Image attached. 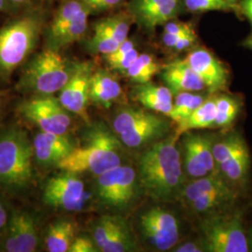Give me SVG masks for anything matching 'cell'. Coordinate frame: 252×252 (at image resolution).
I'll return each mask as SVG.
<instances>
[{"label":"cell","instance_id":"44dd1931","mask_svg":"<svg viewBox=\"0 0 252 252\" xmlns=\"http://www.w3.org/2000/svg\"><path fill=\"white\" fill-rule=\"evenodd\" d=\"M216 102L215 97L205 101L200 107L196 108L191 114L180 124H178V129L176 137L193 129L209 128L215 126L216 119Z\"/></svg>","mask_w":252,"mask_h":252},{"label":"cell","instance_id":"ba28073f","mask_svg":"<svg viewBox=\"0 0 252 252\" xmlns=\"http://www.w3.org/2000/svg\"><path fill=\"white\" fill-rule=\"evenodd\" d=\"M208 252H249L248 240L239 215L209 218L202 223Z\"/></svg>","mask_w":252,"mask_h":252},{"label":"cell","instance_id":"7dc6e473","mask_svg":"<svg viewBox=\"0 0 252 252\" xmlns=\"http://www.w3.org/2000/svg\"><path fill=\"white\" fill-rule=\"evenodd\" d=\"M225 1H227L228 3H230L231 5H233V6H234V7H236L237 8V6H236V3H237V1L238 0H225Z\"/></svg>","mask_w":252,"mask_h":252},{"label":"cell","instance_id":"ffe728a7","mask_svg":"<svg viewBox=\"0 0 252 252\" xmlns=\"http://www.w3.org/2000/svg\"><path fill=\"white\" fill-rule=\"evenodd\" d=\"M77 226L72 220L59 219L48 227L45 234V249L49 252H68L76 238Z\"/></svg>","mask_w":252,"mask_h":252},{"label":"cell","instance_id":"d4e9b609","mask_svg":"<svg viewBox=\"0 0 252 252\" xmlns=\"http://www.w3.org/2000/svg\"><path fill=\"white\" fill-rule=\"evenodd\" d=\"M130 26L131 22L127 16H110L95 22L94 26V34L110 37L122 43L127 39Z\"/></svg>","mask_w":252,"mask_h":252},{"label":"cell","instance_id":"60d3db41","mask_svg":"<svg viewBox=\"0 0 252 252\" xmlns=\"http://www.w3.org/2000/svg\"><path fill=\"white\" fill-rule=\"evenodd\" d=\"M10 213L11 209L9 208L7 201L0 195V238L8 226Z\"/></svg>","mask_w":252,"mask_h":252},{"label":"cell","instance_id":"681fc988","mask_svg":"<svg viewBox=\"0 0 252 252\" xmlns=\"http://www.w3.org/2000/svg\"><path fill=\"white\" fill-rule=\"evenodd\" d=\"M38 2H40V3H48V2H50L51 0H37Z\"/></svg>","mask_w":252,"mask_h":252},{"label":"cell","instance_id":"7402d4cb","mask_svg":"<svg viewBox=\"0 0 252 252\" xmlns=\"http://www.w3.org/2000/svg\"><path fill=\"white\" fill-rule=\"evenodd\" d=\"M250 166L251 156L247 144L219 164L220 171L225 176L226 179L237 185H242L246 182Z\"/></svg>","mask_w":252,"mask_h":252},{"label":"cell","instance_id":"30bf717a","mask_svg":"<svg viewBox=\"0 0 252 252\" xmlns=\"http://www.w3.org/2000/svg\"><path fill=\"white\" fill-rule=\"evenodd\" d=\"M95 192L106 207L123 208L135 197V170L128 165H119L96 176Z\"/></svg>","mask_w":252,"mask_h":252},{"label":"cell","instance_id":"bcb514c9","mask_svg":"<svg viewBox=\"0 0 252 252\" xmlns=\"http://www.w3.org/2000/svg\"><path fill=\"white\" fill-rule=\"evenodd\" d=\"M244 45L246 46V47H248V48H250V49H252V36H250V37L245 41Z\"/></svg>","mask_w":252,"mask_h":252},{"label":"cell","instance_id":"f1b7e54d","mask_svg":"<svg viewBox=\"0 0 252 252\" xmlns=\"http://www.w3.org/2000/svg\"><path fill=\"white\" fill-rule=\"evenodd\" d=\"M216 119L215 126L226 127L230 126L239 113L241 108L240 101L233 96L220 95L215 97Z\"/></svg>","mask_w":252,"mask_h":252},{"label":"cell","instance_id":"ac0fdd59","mask_svg":"<svg viewBox=\"0 0 252 252\" xmlns=\"http://www.w3.org/2000/svg\"><path fill=\"white\" fill-rule=\"evenodd\" d=\"M173 94L181 92H196L206 88L205 83L185 60H178L167 64L162 74Z\"/></svg>","mask_w":252,"mask_h":252},{"label":"cell","instance_id":"9c48e42d","mask_svg":"<svg viewBox=\"0 0 252 252\" xmlns=\"http://www.w3.org/2000/svg\"><path fill=\"white\" fill-rule=\"evenodd\" d=\"M46 180L42 189L44 205L68 212L81 210L87 199L85 185L78 174L61 170Z\"/></svg>","mask_w":252,"mask_h":252},{"label":"cell","instance_id":"52a82bcc","mask_svg":"<svg viewBox=\"0 0 252 252\" xmlns=\"http://www.w3.org/2000/svg\"><path fill=\"white\" fill-rule=\"evenodd\" d=\"M18 112L43 132L66 135L71 126L69 111L54 94L33 95L19 105Z\"/></svg>","mask_w":252,"mask_h":252},{"label":"cell","instance_id":"ee69618b","mask_svg":"<svg viewBox=\"0 0 252 252\" xmlns=\"http://www.w3.org/2000/svg\"><path fill=\"white\" fill-rule=\"evenodd\" d=\"M203 250L197 246L196 244L187 243L183 246L180 247L178 250H176L175 252H200Z\"/></svg>","mask_w":252,"mask_h":252},{"label":"cell","instance_id":"83f0119b","mask_svg":"<svg viewBox=\"0 0 252 252\" xmlns=\"http://www.w3.org/2000/svg\"><path fill=\"white\" fill-rule=\"evenodd\" d=\"M159 70L160 65L153 56L143 54L138 55L126 73L130 80L139 84H144L152 81Z\"/></svg>","mask_w":252,"mask_h":252},{"label":"cell","instance_id":"d6986e66","mask_svg":"<svg viewBox=\"0 0 252 252\" xmlns=\"http://www.w3.org/2000/svg\"><path fill=\"white\" fill-rule=\"evenodd\" d=\"M123 89L117 80L110 74L104 70H94L90 85V100L95 105L108 108L112 103L120 98Z\"/></svg>","mask_w":252,"mask_h":252},{"label":"cell","instance_id":"f6af8a7d","mask_svg":"<svg viewBox=\"0 0 252 252\" xmlns=\"http://www.w3.org/2000/svg\"><path fill=\"white\" fill-rule=\"evenodd\" d=\"M1 12L9 13V8L8 0H0V13Z\"/></svg>","mask_w":252,"mask_h":252},{"label":"cell","instance_id":"1f68e13d","mask_svg":"<svg viewBox=\"0 0 252 252\" xmlns=\"http://www.w3.org/2000/svg\"><path fill=\"white\" fill-rule=\"evenodd\" d=\"M135 94H136V99L138 100L146 108L169 116L173 109V103L163 102L158 97H156L155 95L141 90L139 87L136 88Z\"/></svg>","mask_w":252,"mask_h":252},{"label":"cell","instance_id":"e0dca14e","mask_svg":"<svg viewBox=\"0 0 252 252\" xmlns=\"http://www.w3.org/2000/svg\"><path fill=\"white\" fill-rule=\"evenodd\" d=\"M168 131V125L162 118L147 113L144 118L123 132L119 137L129 148H138L159 139Z\"/></svg>","mask_w":252,"mask_h":252},{"label":"cell","instance_id":"f546056e","mask_svg":"<svg viewBox=\"0 0 252 252\" xmlns=\"http://www.w3.org/2000/svg\"><path fill=\"white\" fill-rule=\"evenodd\" d=\"M245 145V140L242 138V136L238 134L234 133L226 136L222 140L213 145L212 151L215 162L220 164V162L225 161L226 159L231 157Z\"/></svg>","mask_w":252,"mask_h":252},{"label":"cell","instance_id":"603a6c76","mask_svg":"<svg viewBox=\"0 0 252 252\" xmlns=\"http://www.w3.org/2000/svg\"><path fill=\"white\" fill-rule=\"evenodd\" d=\"M134 248L131 235L126 222L119 217H113L108 237L100 252H126Z\"/></svg>","mask_w":252,"mask_h":252},{"label":"cell","instance_id":"5bb4252c","mask_svg":"<svg viewBox=\"0 0 252 252\" xmlns=\"http://www.w3.org/2000/svg\"><path fill=\"white\" fill-rule=\"evenodd\" d=\"M205 83L210 93L225 89L229 81V72L225 65L205 49L192 51L184 59Z\"/></svg>","mask_w":252,"mask_h":252},{"label":"cell","instance_id":"c3c4849f","mask_svg":"<svg viewBox=\"0 0 252 252\" xmlns=\"http://www.w3.org/2000/svg\"><path fill=\"white\" fill-rule=\"evenodd\" d=\"M2 108H3V100H2V96H1V94H0V118L2 115Z\"/></svg>","mask_w":252,"mask_h":252},{"label":"cell","instance_id":"3957f363","mask_svg":"<svg viewBox=\"0 0 252 252\" xmlns=\"http://www.w3.org/2000/svg\"><path fill=\"white\" fill-rule=\"evenodd\" d=\"M35 160L33 140L19 126L0 128V187L21 193L32 183Z\"/></svg>","mask_w":252,"mask_h":252},{"label":"cell","instance_id":"4316f807","mask_svg":"<svg viewBox=\"0 0 252 252\" xmlns=\"http://www.w3.org/2000/svg\"><path fill=\"white\" fill-rule=\"evenodd\" d=\"M184 147L189 149L198 158L207 172L214 171L215 160L212 151L213 145L210 138L203 135H187L184 140Z\"/></svg>","mask_w":252,"mask_h":252},{"label":"cell","instance_id":"cb8c5ba5","mask_svg":"<svg viewBox=\"0 0 252 252\" xmlns=\"http://www.w3.org/2000/svg\"><path fill=\"white\" fill-rule=\"evenodd\" d=\"M227 187H229V185L217 175H207L205 177L198 178V180H194L181 189L180 197L186 204L189 205L192 201L198 198L201 195L219 189H225Z\"/></svg>","mask_w":252,"mask_h":252},{"label":"cell","instance_id":"4dcf8cb0","mask_svg":"<svg viewBox=\"0 0 252 252\" xmlns=\"http://www.w3.org/2000/svg\"><path fill=\"white\" fill-rule=\"evenodd\" d=\"M187 9L192 12H203L209 10L229 11L236 9L225 0H184Z\"/></svg>","mask_w":252,"mask_h":252},{"label":"cell","instance_id":"d6a6232c","mask_svg":"<svg viewBox=\"0 0 252 252\" xmlns=\"http://www.w3.org/2000/svg\"><path fill=\"white\" fill-rule=\"evenodd\" d=\"M120 45L121 42L117 40L97 34H94L87 42V47L91 52L103 55L112 54L117 50Z\"/></svg>","mask_w":252,"mask_h":252},{"label":"cell","instance_id":"4fadbf2b","mask_svg":"<svg viewBox=\"0 0 252 252\" xmlns=\"http://www.w3.org/2000/svg\"><path fill=\"white\" fill-rule=\"evenodd\" d=\"M140 227L148 240L159 251H168L179 241L178 220L162 207H153L140 217Z\"/></svg>","mask_w":252,"mask_h":252},{"label":"cell","instance_id":"277c9868","mask_svg":"<svg viewBox=\"0 0 252 252\" xmlns=\"http://www.w3.org/2000/svg\"><path fill=\"white\" fill-rule=\"evenodd\" d=\"M82 146L75 147L63 160L57 164L60 170L80 174L90 172L101 175L122 163L121 143L111 131L103 125L91 127Z\"/></svg>","mask_w":252,"mask_h":252},{"label":"cell","instance_id":"484cf974","mask_svg":"<svg viewBox=\"0 0 252 252\" xmlns=\"http://www.w3.org/2000/svg\"><path fill=\"white\" fill-rule=\"evenodd\" d=\"M236 198V193L230 187L219 189L201 195L189 204L191 209L197 213H205L215 210L217 208L224 207L233 203Z\"/></svg>","mask_w":252,"mask_h":252},{"label":"cell","instance_id":"5b68a950","mask_svg":"<svg viewBox=\"0 0 252 252\" xmlns=\"http://www.w3.org/2000/svg\"><path fill=\"white\" fill-rule=\"evenodd\" d=\"M72 66L60 51L44 47L24 63L16 88L21 93L33 95L54 94L63 89Z\"/></svg>","mask_w":252,"mask_h":252},{"label":"cell","instance_id":"8992f818","mask_svg":"<svg viewBox=\"0 0 252 252\" xmlns=\"http://www.w3.org/2000/svg\"><path fill=\"white\" fill-rule=\"evenodd\" d=\"M89 15L81 0H62L43 30L44 47L60 51L81 40L87 32Z\"/></svg>","mask_w":252,"mask_h":252},{"label":"cell","instance_id":"6da1fadb","mask_svg":"<svg viewBox=\"0 0 252 252\" xmlns=\"http://www.w3.org/2000/svg\"><path fill=\"white\" fill-rule=\"evenodd\" d=\"M49 18L45 3H39L0 27V83H9L14 71L34 54Z\"/></svg>","mask_w":252,"mask_h":252},{"label":"cell","instance_id":"ab89813d","mask_svg":"<svg viewBox=\"0 0 252 252\" xmlns=\"http://www.w3.org/2000/svg\"><path fill=\"white\" fill-rule=\"evenodd\" d=\"M163 32L170 35H175V36H183V35L194 33V30L189 24L169 21L165 24Z\"/></svg>","mask_w":252,"mask_h":252},{"label":"cell","instance_id":"b9f144b4","mask_svg":"<svg viewBox=\"0 0 252 252\" xmlns=\"http://www.w3.org/2000/svg\"><path fill=\"white\" fill-rule=\"evenodd\" d=\"M9 3V14L15 15L24 9L30 8L36 4H39L37 0H8Z\"/></svg>","mask_w":252,"mask_h":252},{"label":"cell","instance_id":"2e32d148","mask_svg":"<svg viewBox=\"0 0 252 252\" xmlns=\"http://www.w3.org/2000/svg\"><path fill=\"white\" fill-rule=\"evenodd\" d=\"M178 9V0H132L130 5L137 22L149 30L175 18Z\"/></svg>","mask_w":252,"mask_h":252},{"label":"cell","instance_id":"74e56055","mask_svg":"<svg viewBox=\"0 0 252 252\" xmlns=\"http://www.w3.org/2000/svg\"><path fill=\"white\" fill-rule=\"evenodd\" d=\"M138 87L146 93H149L151 94L155 95L156 97H158L159 99L162 100L163 102L173 103V93L168 87L156 86V85H153L150 82L141 84Z\"/></svg>","mask_w":252,"mask_h":252},{"label":"cell","instance_id":"8fae6325","mask_svg":"<svg viewBox=\"0 0 252 252\" xmlns=\"http://www.w3.org/2000/svg\"><path fill=\"white\" fill-rule=\"evenodd\" d=\"M40 242L36 216L25 209H11L9 223L0 238V249L7 252H34Z\"/></svg>","mask_w":252,"mask_h":252},{"label":"cell","instance_id":"d590c367","mask_svg":"<svg viewBox=\"0 0 252 252\" xmlns=\"http://www.w3.org/2000/svg\"><path fill=\"white\" fill-rule=\"evenodd\" d=\"M184 152V164L189 176L193 178H202L207 176L208 172L202 162L199 161L198 158L185 147Z\"/></svg>","mask_w":252,"mask_h":252},{"label":"cell","instance_id":"8d00e7d4","mask_svg":"<svg viewBox=\"0 0 252 252\" xmlns=\"http://www.w3.org/2000/svg\"><path fill=\"white\" fill-rule=\"evenodd\" d=\"M91 14L108 11L118 7L124 0H81Z\"/></svg>","mask_w":252,"mask_h":252},{"label":"cell","instance_id":"836d02e7","mask_svg":"<svg viewBox=\"0 0 252 252\" xmlns=\"http://www.w3.org/2000/svg\"><path fill=\"white\" fill-rule=\"evenodd\" d=\"M138 55L139 54L135 48L132 51L128 52L127 54H123L119 57H114V58L105 57V59H106V62L108 63V66L111 69L120 71V72H126L127 69L132 65V63L135 62Z\"/></svg>","mask_w":252,"mask_h":252},{"label":"cell","instance_id":"f35d334b","mask_svg":"<svg viewBox=\"0 0 252 252\" xmlns=\"http://www.w3.org/2000/svg\"><path fill=\"white\" fill-rule=\"evenodd\" d=\"M99 252L93 239L87 236H78L74 239L68 252Z\"/></svg>","mask_w":252,"mask_h":252},{"label":"cell","instance_id":"7a4b0ae2","mask_svg":"<svg viewBox=\"0 0 252 252\" xmlns=\"http://www.w3.org/2000/svg\"><path fill=\"white\" fill-rule=\"evenodd\" d=\"M176 141V136L159 141L139 158L140 184L154 200H170L178 196L182 189L183 172Z\"/></svg>","mask_w":252,"mask_h":252},{"label":"cell","instance_id":"7c38bea8","mask_svg":"<svg viewBox=\"0 0 252 252\" xmlns=\"http://www.w3.org/2000/svg\"><path fill=\"white\" fill-rule=\"evenodd\" d=\"M94 65L90 62L73 63L72 71L63 89L60 91L58 99L63 108L81 117L89 124L87 111L90 100V85Z\"/></svg>","mask_w":252,"mask_h":252},{"label":"cell","instance_id":"e575fe53","mask_svg":"<svg viewBox=\"0 0 252 252\" xmlns=\"http://www.w3.org/2000/svg\"><path fill=\"white\" fill-rule=\"evenodd\" d=\"M196 39L195 33L183 35V36H175L167 33L162 34V41L164 45L175 49L176 51H184L189 48L194 43Z\"/></svg>","mask_w":252,"mask_h":252},{"label":"cell","instance_id":"7bdbcfd3","mask_svg":"<svg viewBox=\"0 0 252 252\" xmlns=\"http://www.w3.org/2000/svg\"><path fill=\"white\" fill-rule=\"evenodd\" d=\"M241 9L252 25V0H243L241 3Z\"/></svg>","mask_w":252,"mask_h":252},{"label":"cell","instance_id":"9a60e30c","mask_svg":"<svg viewBox=\"0 0 252 252\" xmlns=\"http://www.w3.org/2000/svg\"><path fill=\"white\" fill-rule=\"evenodd\" d=\"M33 147L35 161L43 167L57 166L75 148L67 135L43 131L33 138Z\"/></svg>","mask_w":252,"mask_h":252}]
</instances>
